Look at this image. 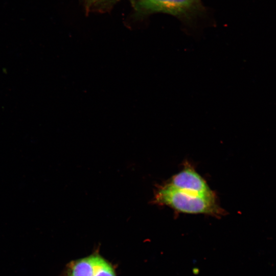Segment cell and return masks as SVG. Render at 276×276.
<instances>
[{"label":"cell","mask_w":276,"mask_h":276,"mask_svg":"<svg viewBox=\"0 0 276 276\" xmlns=\"http://www.w3.org/2000/svg\"><path fill=\"white\" fill-rule=\"evenodd\" d=\"M152 202L166 205L181 213L221 217L225 214L215 193L201 195L176 189L168 183L158 186Z\"/></svg>","instance_id":"cell-1"},{"label":"cell","mask_w":276,"mask_h":276,"mask_svg":"<svg viewBox=\"0 0 276 276\" xmlns=\"http://www.w3.org/2000/svg\"><path fill=\"white\" fill-rule=\"evenodd\" d=\"M67 276H117L113 266L99 254L72 261L66 267Z\"/></svg>","instance_id":"cell-2"},{"label":"cell","mask_w":276,"mask_h":276,"mask_svg":"<svg viewBox=\"0 0 276 276\" xmlns=\"http://www.w3.org/2000/svg\"><path fill=\"white\" fill-rule=\"evenodd\" d=\"M198 0H137L136 11L140 14L162 12L175 16H183L193 10Z\"/></svg>","instance_id":"cell-3"},{"label":"cell","mask_w":276,"mask_h":276,"mask_svg":"<svg viewBox=\"0 0 276 276\" xmlns=\"http://www.w3.org/2000/svg\"><path fill=\"white\" fill-rule=\"evenodd\" d=\"M168 185L188 192L209 195L214 193L205 180L189 164L173 175L167 182Z\"/></svg>","instance_id":"cell-4"},{"label":"cell","mask_w":276,"mask_h":276,"mask_svg":"<svg viewBox=\"0 0 276 276\" xmlns=\"http://www.w3.org/2000/svg\"><path fill=\"white\" fill-rule=\"evenodd\" d=\"M101 0H85L86 6L87 8H90L93 5L98 3Z\"/></svg>","instance_id":"cell-5"},{"label":"cell","mask_w":276,"mask_h":276,"mask_svg":"<svg viewBox=\"0 0 276 276\" xmlns=\"http://www.w3.org/2000/svg\"><path fill=\"white\" fill-rule=\"evenodd\" d=\"M113 1H119V0H113Z\"/></svg>","instance_id":"cell-6"}]
</instances>
